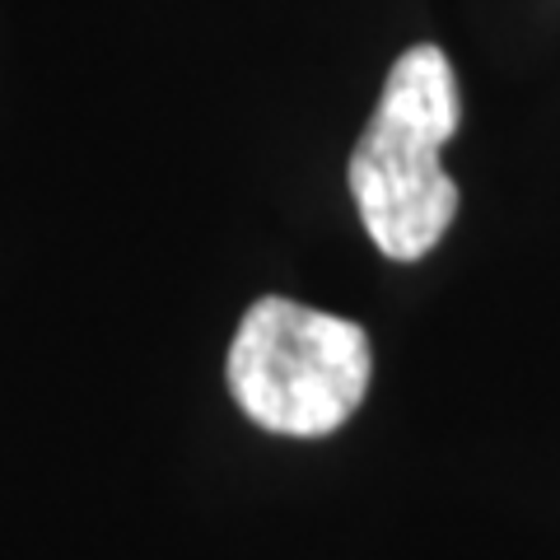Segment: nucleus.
Returning a JSON list of instances; mask_svg holds the SVG:
<instances>
[{"mask_svg":"<svg viewBox=\"0 0 560 560\" xmlns=\"http://www.w3.org/2000/svg\"><path fill=\"white\" fill-rule=\"evenodd\" d=\"M463 121L458 80L434 43L401 51L383 98L350 154V197L374 248L393 261H420L458 215V183L440 150Z\"/></svg>","mask_w":560,"mask_h":560,"instance_id":"nucleus-1","label":"nucleus"},{"mask_svg":"<svg viewBox=\"0 0 560 560\" xmlns=\"http://www.w3.org/2000/svg\"><path fill=\"white\" fill-rule=\"evenodd\" d=\"M370 337L337 313L257 300L230 346V393L253 425L290 440L341 430L370 393Z\"/></svg>","mask_w":560,"mask_h":560,"instance_id":"nucleus-2","label":"nucleus"}]
</instances>
